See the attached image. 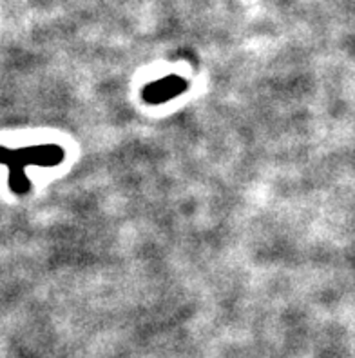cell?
Wrapping results in <instances>:
<instances>
[{
	"instance_id": "7a4b0ae2",
	"label": "cell",
	"mask_w": 355,
	"mask_h": 358,
	"mask_svg": "<svg viewBox=\"0 0 355 358\" xmlns=\"http://www.w3.org/2000/svg\"><path fill=\"white\" fill-rule=\"evenodd\" d=\"M185 86H187V82L180 80V78H165V80H160L156 84H151L144 91V96L149 102H163V100H169L171 96L178 95L180 91H185Z\"/></svg>"
},
{
	"instance_id": "6da1fadb",
	"label": "cell",
	"mask_w": 355,
	"mask_h": 358,
	"mask_svg": "<svg viewBox=\"0 0 355 358\" xmlns=\"http://www.w3.org/2000/svg\"><path fill=\"white\" fill-rule=\"evenodd\" d=\"M63 157V151L56 145H42V148H31V150L22 151H9L0 148V164H6L11 169V178L9 184L17 193L27 191V180L22 178L20 171L26 168L27 164H59Z\"/></svg>"
}]
</instances>
